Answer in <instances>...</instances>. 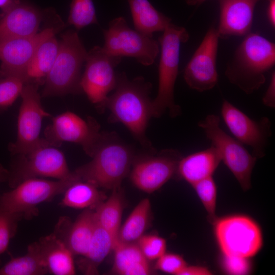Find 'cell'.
Wrapping results in <instances>:
<instances>
[{"mask_svg":"<svg viewBox=\"0 0 275 275\" xmlns=\"http://www.w3.org/2000/svg\"><path fill=\"white\" fill-rule=\"evenodd\" d=\"M91 157L75 172L81 180L112 190L120 188L135 158L132 149L114 133H105Z\"/></svg>","mask_w":275,"mask_h":275,"instance_id":"3","label":"cell"},{"mask_svg":"<svg viewBox=\"0 0 275 275\" xmlns=\"http://www.w3.org/2000/svg\"><path fill=\"white\" fill-rule=\"evenodd\" d=\"M203 205L209 221L213 224L216 217L217 189L212 176L198 181L192 185Z\"/></svg>","mask_w":275,"mask_h":275,"instance_id":"32","label":"cell"},{"mask_svg":"<svg viewBox=\"0 0 275 275\" xmlns=\"http://www.w3.org/2000/svg\"><path fill=\"white\" fill-rule=\"evenodd\" d=\"M151 83L139 76L129 79L124 72L117 75L114 92L108 96L105 109L110 120L124 125L144 147L155 151L146 136L150 119L153 117Z\"/></svg>","mask_w":275,"mask_h":275,"instance_id":"1","label":"cell"},{"mask_svg":"<svg viewBox=\"0 0 275 275\" xmlns=\"http://www.w3.org/2000/svg\"><path fill=\"white\" fill-rule=\"evenodd\" d=\"M211 145L218 151L222 161L234 176L243 190L251 187V175L257 158L244 145L226 133L220 126L219 116L209 114L198 122Z\"/></svg>","mask_w":275,"mask_h":275,"instance_id":"8","label":"cell"},{"mask_svg":"<svg viewBox=\"0 0 275 275\" xmlns=\"http://www.w3.org/2000/svg\"><path fill=\"white\" fill-rule=\"evenodd\" d=\"M61 37L56 59L44 82V97L82 92L81 69L88 52L76 31L69 30Z\"/></svg>","mask_w":275,"mask_h":275,"instance_id":"5","label":"cell"},{"mask_svg":"<svg viewBox=\"0 0 275 275\" xmlns=\"http://www.w3.org/2000/svg\"><path fill=\"white\" fill-rule=\"evenodd\" d=\"M44 133V139L51 145L58 147L64 142L77 144L90 157L105 134L100 131V126L93 117L84 119L70 111L53 117Z\"/></svg>","mask_w":275,"mask_h":275,"instance_id":"11","label":"cell"},{"mask_svg":"<svg viewBox=\"0 0 275 275\" xmlns=\"http://www.w3.org/2000/svg\"><path fill=\"white\" fill-rule=\"evenodd\" d=\"M47 272L38 241L28 246L26 254L11 258L0 268V275H42Z\"/></svg>","mask_w":275,"mask_h":275,"instance_id":"26","label":"cell"},{"mask_svg":"<svg viewBox=\"0 0 275 275\" xmlns=\"http://www.w3.org/2000/svg\"><path fill=\"white\" fill-rule=\"evenodd\" d=\"M24 85L20 77L0 76V112L8 109L20 96Z\"/></svg>","mask_w":275,"mask_h":275,"instance_id":"33","label":"cell"},{"mask_svg":"<svg viewBox=\"0 0 275 275\" xmlns=\"http://www.w3.org/2000/svg\"><path fill=\"white\" fill-rule=\"evenodd\" d=\"M136 243L148 260L157 259L166 253V241L159 236L143 235L137 240Z\"/></svg>","mask_w":275,"mask_h":275,"instance_id":"34","label":"cell"},{"mask_svg":"<svg viewBox=\"0 0 275 275\" xmlns=\"http://www.w3.org/2000/svg\"><path fill=\"white\" fill-rule=\"evenodd\" d=\"M21 219L17 215L0 209V255L7 250L16 232L17 222Z\"/></svg>","mask_w":275,"mask_h":275,"instance_id":"35","label":"cell"},{"mask_svg":"<svg viewBox=\"0 0 275 275\" xmlns=\"http://www.w3.org/2000/svg\"><path fill=\"white\" fill-rule=\"evenodd\" d=\"M268 4L267 14L268 20L272 26H275V0H267Z\"/></svg>","mask_w":275,"mask_h":275,"instance_id":"40","label":"cell"},{"mask_svg":"<svg viewBox=\"0 0 275 275\" xmlns=\"http://www.w3.org/2000/svg\"><path fill=\"white\" fill-rule=\"evenodd\" d=\"M117 240L97 222L95 218L94 229L89 250L84 257L82 267L86 273L95 272L97 266L113 250Z\"/></svg>","mask_w":275,"mask_h":275,"instance_id":"28","label":"cell"},{"mask_svg":"<svg viewBox=\"0 0 275 275\" xmlns=\"http://www.w3.org/2000/svg\"><path fill=\"white\" fill-rule=\"evenodd\" d=\"M121 60L122 57L110 54L99 46L88 52L80 87L89 101L101 111L105 109L109 93L116 87L117 74L115 68Z\"/></svg>","mask_w":275,"mask_h":275,"instance_id":"10","label":"cell"},{"mask_svg":"<svg viewBox=\"0 0 275 275\" xmlns=\"http://www.w3.org/2000/svg\"><path fill=\"white\" fill-rule=\"evenodd\" d=\"M186 265V262L181 256L165 253L157 259L155 268L165 273L179 275Z\"/></svg>","mask_w":275,"mask_h":275,"instance_id":"36","label":"cell"},{"mask_svg":"<svg viewBox=\"0 0 275 275\" xmlns=\"http://www.w3.org/2000/svg\"><path fill=\"white\" fill-rule=\"evenodd\" d=\"M217 243L223 256L249 259L261 250L259 226L250 217L235 215L216 218L213 223Z\"/></svg>","mask_w":275,"mask_h":275,"instance_id":"9","label":"cell"},{"mask_svg":"<svg viewBox=\"0 0 275 275\" xmlns=\"http://www.w3.org/2000/svg\"><path fill=\"white\" fill-rule=\"evenodd\" d=\"M68 23L77 30L98 23L92 0H72Z\"/></svg>","mask_w":275,"mask_h":275,"instance_id":"31","label":"cell"},{"mask_svg":"<svg viewBox=\"0 0 275 275\" xmlns=\"http://www.w3.org/2000/svg\"><path fill=\"white\" fill-rule=\"evenodd\" d=\"M11 156L8 182L12 188L28 179L48 177L62 179L72 173L64 154L45 139L29 152Z\"/></svg>","mask_w":275,"mask_h":275,"instance_id":"7","label":"cell"},{"mask_svg":"<svg viewBox=\"0 0 275 275\" xmlns=\"http://www.w3.org/2000/svg\"><path fill=\"white\" fill-rule=\"evenodd\" d=\"M223 264L225 271L231 274H245L251 265L247 258L223 256Z\"/></svg>","mask_w":275,"mask_h":275,"instance_id":"37","label":"cell"},{"mask_svg":"<svg viewBox=\"0 0 275 275\" xmlns=\"http://www.w3.org/2000/svg\"><path fill=\"white\" fill-rule=\"evenodd\" d=\"M211 272L206 267L201 266L186 265L179 275H211Z\"/></svg>","mask_w":275,"mask_h":275,"instance_id":"39","label":"cell"},{"mask_svg":"<svg viewBox=\"0 0 275 275\" xmlns=\"http://www.w3.org/2000/svg\"><path fill=\"white\" fill-rule=\"evenodd\" d=\"M274 64V43L250 32L227 63L225 74L231 84L251 94L264 84L265 73Z\"/></svg>","mask_w":275,"mask_h":275,"instance_id":"2","label":"cell"},{"mask_svg":"<svg viewBox=\"0 0 275 275\" xmlns=\"http://www.w3.org/2000/svg\"><path fill=\"white\" fill-rule=\"evenodd\" d=\"M159 38L161 54L158 66V87L156 97L152 100L153 117H161L168 111L171 117L181 113L175 103L174 88L178 74L181 43L186 42L189 36L183 27L171 23Z\"/></svg>","mask_w":275,"mask_h":275,"instance_id":"4","label":"cell"},{"mask_svg":"<svg viewBox=\"0 0 275 275\" xmlns=\"http://www.w3.org/2000/svg\"><path fill=\"white\" fill-rule=\"evenodd\" d=\"M57 31L56 28L48 27L33 36L0 42V76H16L24 80L27 67L37 48Z\"/></svg>","mask_w":275,"mask_h":275,"instance_id":"17","label":"cell"},{"mask_svg":"<svg viewBox=\"0 0 275 275\" xmlns=\"http://www.w3.org/2000/svg\"><path fill=\"white\" fill-rule=\"evenodd\" d=\"M219 39L217 29L211 27L186 66L183 77L190 89L203 92L211 90L216 85Z\"/></svg>","mask_w":275,"mask_h":275,"instance_id":"16","label":"cell"},{"mask_svg":"<svg viewBox=\"0 0 275 275\" xmlns=\"http://www.w3.org/2000/svg\"><path fill=\"white\" fill-rule=\"evenodd\" d=\"M9 178V170L6 169L0 163V183L4 182H8Z\"/></svg>","mask_w":275,"mask_h":275,"instance_id":"41","label":"cell"},{"mask_svg":"<svg viewBox=\"0 0 275 275\" xmlns=\"http://www.w3.org/2000/svg\"><path fill=\"white\" fill-rule=\"evenodd\" d=\"M222 161L214 147L209 148L183 157L180 159L177 175L191 186L213 174Z\"/></svg>","mask_w":275,"mask_h":275,"instance_id":"21","label":"cell"},{"mask_svg":"<svg viewBox=\"0 0 275 275\" xmlns=\"http://www.w3.org/2000/svg\"><path fill=\"white\" fill-rule=\"evenodd\" d=\"M68 219L62 218L54 233L63 240L74 255L85 256L89 250L94 231V211L87 209L76 220L68 225Z\"/></svg>","mask_w":275,"mask_h":275,"instance_id":"20","label":"cell"},{"mask_svg":"<svg viewBox=\"0 0 275 275\" xmlns=\"http://www.w3.org/2000/svg\"><path fill=\"white\" fill-rule=\"evenodd\" d=\"M79 180L80 179L75 171L62 179H26L12 190L0 195V209L21 218H31L37 214L38 205L64 193L71 184Z\"/></svg>","mask_w":275,"mask_h":275,"instance_id":"6","label":"cell"},{"mask_svg":"<svg viewBox=\"0 0 275 275\" xmlns=\"http://www.w3.org/2000/svg\"><path fill=\"white\" fill-rule=\"evenodd\" d=\"M189 6H199L206 0H184Z\"/></svg>","mask_w":275,"mask_h":275,"instance_id":"43","label":"cell"},{"mask_svg":"<svg viewBox=\"0 0 275 275\" xmlns=\"http://www.w3.org/2000/svg\"><path fill=\"white\" fill-rule=\"evenodd\" d=\"M129 4L135 30L150 37L163 31L171 18L157 10L148 0H126Z\"/></svg>","mask_w":275,"mask_h":275,"instance_id":"23","label":"cell"},{"mask_svg":"<svg viewBox=\"0 0 275 275\" xmlns=\"http://www.w3.org/2000/svg\"><path fill=\"white\" fill-rule=\"evenodd\" d=\"M103 199L98 187L91 182L79 180L64 191L61 205L75 209L96 208Z\"/></svg>","mask_w":275,"mask_h":275,"instance_id":"27","label":"cell"},{"mask_svg":"<svg viewBox=\"0 0 275 275\" xmlns=\"http://www.w3.org/2000/svg\"><path fill=\"white\" fill-rule=\"evenodd\" d=\"M38 87L37 84L26 83L22 89L16 140L8 146L11 155L28 153L44 141L40 136L42 122L51 115L42 105Z\"/></svg>","mask_w":275,"mask_h":275,"instance_id":"13","label":"cell"},{"mask_svg":"<svg viewBox=\"0 0 275 275\" xmlns=\"http://www.w3.org/2000/svg\"><path fill=\"white\" fill-rule=\"evenodd\" d=\"M106 52L113 56L135 58L140 64H153L159 51V43L129 28L123 17L111 20L107 29L103 31Z\"/></svg>","mask_w":275,"mask_h":275,"instance_id":"12","label":"cell"},{"mask_svg":"<svg viewBox=\"0 0 275 275\" xmlns=\"http://www.w3.org/2000/svg\"><path fill=\"white\" fill-rule=\"evenodd\" d=\"M221 112L224 122L235 138L250 146L252 155L257 159L264 157L272 135L270 119L263 117L253 120L227 100H223Z\"/></svg>","mask_w":275,"mask_h":275,"instance_id":"14","label":"cell"},{"mask_svg":"<svg viewBox=\"0 0 275 275\" xmlns=\"http://www.w3.org/2000/svg\"><path fill=\"white\" fill-rule=\"evenodd\" d=\"M182 157L179 151L174 149L154 151L150 156L135 160L130 174L131 181L140 190L153 193L177 174Z\"/></svg>","mask_w":275,"mask_h":275,"instance_id":"15","label":"cell"},{"mask_svg":"<svg viewBox=\"0 0 275 275\" xmlns=\"http://www.w3.org/2000/svg\"><path fill=\"white\" fill-rule=\"evenodd\" d=\"M17 0H0V10L1 13L5 11L13 5Z\"/></svg>","mask_w":275,"mask_h":275,"instance_id":"42","label":"cell"},{"mask_svg":"<svg viewBox=\"0 0 275 275\" xmlns=\"http://www.w3.org/2000/svg\"><path fill=\"white\" fill-rule=\"evenodd\" d=\"M115 252L114 271L121 275H147L151 273L148 260L137 243L117 241Z\"/></svg>","mask_w":275,"mask_h":275,"instance_id":"24","label":"cell"},{"mask_svg":"<svg viewBox=\"0 0 275 275\" xmlns=\"http://www.w3.org/2000/svg\"><path fill=\"white\" fill-rule=\"evenodd\" d=\"M260 0H218L219 38L243 36L250 33L255 6Z\"/></svg>","mask_w":275,"mask_h":275,"instance_id":"19","label":"cell"},{"mask_svg":"<svg viewBox=\"0 0 275 275\" xmlns=\"http://www.w3.org/2000/svg\"><path fill=\"white\" fill-rule=\"evenodd\" d=\"M59 41L53 35L43 41L37 48L25 72V84H44L45 78L56 59Z\"/></svg>","mask_w":275,"mask_h":275,"instance_id":"25","label":"cell"},{"mask_svg":"<svg viewBox=\"0 0 275 275\" xmlns=\"http://www.w3.org/2000/svg\"><path fill=\"white\" fill-rule=\"evenodd\" d=\"M45 12L26 0H17L0 14V42L36 34Z\"/></svg>","mask_w":275,"mask_h":275,"instance_id":"18","label":"cell"},{"mask_svg":"<svg viewBox=\"0 0 275 275\" xmlns=\"http://www.w3.org/2000/svg\"><path fill=\"white\" fill-rule=\"evenodd\" d=\"M119 189H114L109 198L98 205L94 211L98 223L117 240L123 211V202Z\"/></svg>","mask_w":275,"mask_h":275,"instance_id":"30","label":"cell"},{"mask_svg":"<svg viewBox=\"0 0 275 275\" xmlns=\"http://www.w3.org/2000/svg\"><path fill=\"white\" fill-rule=\"evenodd\" d=\"M262 102L264 105L270 107H275V72L273 71L271 76L269 85L262 97Z\"/></svg>","mask_w":275,"mask_h":275,"instance_id":"38","label":"cell"},{"mask_svg":"<svg viewBox=\"0 0 275 275\" xmlns=\"http://www.w3.org/2000/svg\"><path fill=\"white\" fill-rule=\"evenodd\" d=\"M151 212L150 200H141L131 212L124 224L120 228L117 241L130 243L137 241L146 230Z\"/></svg>","mask_w":275,"mask_h":275,"instance_id":"29","label":"cell"},{"mask_svg":"<svg viewBox=\"0 0 275 275\" xmlns=\"http://www.w3.org/2000/svg\"><path fill=\"white\" fill-rule=\"evenodd\" d=\"M38 242L48 272L54 275L75 274L74 254L54 233L41 237Z\"/></svg>","mask_w":275,"mask_h":275,"instance_id":"22","label":"cell"}]
</instances>
